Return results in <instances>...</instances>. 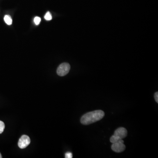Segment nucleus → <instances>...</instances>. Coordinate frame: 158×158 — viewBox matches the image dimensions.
I'll list each match as a JSON object with an SVG mask.
<instances>
[{"label":"nucleus","instance_id":"obj_1","mask_svg":"<svg viewBox=\"0 0 158 158\" xmlns=\"http://www.w3.org/2000/svg\"><path fill=\"white\" fill-rule=\"evenodd\" d=\"M104 116V112L101 110L89 112L82 116L81 123L84 125H89L102 120Z\"/></svg>","mask_w":158,"mask_h":158},{"label":"nucleus","instance_id":"obj_2","mask_svg":"<svg viewBox=\"0 0 158 158\" xmlns=\"http://www.w3.org/2000/svg\"><path fill=\"white\" fill-rule=\"evenodd\" d=\"M70 69V65L68 63H64L61 64L57 70V73L58 76L63 77L69 73Z\"/></svg>","mask_w":158,"mask_h":158},{"label":"nucleus","instance_id":"obj_3","mask_svg":"<svg viewBox=\"0 0 158 158\" xmlns=\"http://www.w3.org/2000/svg\"><path fill=\"white\" fill-rule=\"evenodd\" d=\"M31 143V139L27 135H23L21 136L19 141L18 146L21 149H24L27 147Z\"/></svg>","mask_w":158,"mask_h":158},{"label":"nucleus","instance_id":"obj_4","mask_svg":"<svg viewBox=\"0 0 158 158\" xmlns=\"http://www.w3.org/2000/svg\"><path fill=\"white\" fill-rule=\"evenodd\" d=\"M112 150L116 152L120 153L123 152L126 149V146L124 144V141H119L113 143L111 146Z\"/></svg>","mask_w":158,"mask_h":158},{"label":"nucleus","instance_id":"obj_5","mask_svg":"<svg viewBox=\"0 0 158 158\" xmlns=\"http://www.w3.org/2000/svg\"><path fill=\"white\" fill-rule=\"evenodd\" d=\"M114 135L117 136L121 139H124L127 135V131L124 127H120L115 130Z\"/></svg>","mask_w":158,"mask_h":158},{"label":"nucleus","instance_id":"obj_6","mask_svg":"<svg viewBox=\"0 0 158 158\" xmlns=\"http://www.w3.org/2000/svg\"><path fill=\"white\" fill-rule=\"evenodd\" d=\"M110 141L111 143H114L119 142V141H123V140L122 139H121L117 136L113 135L110 138Z\"/></svg>","mask_w":158,"mask_h":158},{"label":"nucleus","instance_id":"obj_7","mask_svg":"<svg viewBox=\"0 0 158 158\" xmlns=\"http://www.w3.org/2000/svg\"><path fill=\"white\" fill-rule=\"evenodd\" d=\"M4 20L7 25H12L13 23V20L11 16L9 15H6L4 17Z\"/></svg>","mask_w":158,"mask_h":158},{"label":"nucleus","instance_id":"obj_8","mask_svg":"<svg viewBox=\"0 0 158 158\" xmlns=\"http://www.w3.org/2000/svg\"><path fill=\"white\" fill-rule=\"evenodd\" d=\"M5 123L3 122L0 120V134L3 133L5 129Z\"/></svg>","mask_w":158,"mask_h":158},{"label":"nucleus","instance_id":"obj_9","mask_svg":"<svg viewBox=\"0 0 158 158\" xmlns=\"http://www.w3.org/2000/svg\"><path fill=\"white\" fill-rule=\"evenodd\" d=\"M45 18L46 20L47 21L51 20L52 19V16L51 13L50 12H48L46 13L45 15Z\"/></svg>","mask_w":158,"mask_h":158},{"label":"nucleus","instance_id":"obj_10","mask_svg":"<svg viewBox=\"0 0 158 158\" xmlns=\"http://www.w3.org/2000/svg\"><path fill=\"white\" fill-rule=\"evenodd\" d=\"M41 19L39 17H36L34 19V22L36 25H38L40 23Z\"/></svg>","mask_w":158,"mask_h":158},{"label":"nucleus","instance_id":"obj_11","mask_svg":"<svg viewBox=\"0 0 158 158\" xmlns=\"http://www.w3.org/2000/svg\"><path fill=\"white\" fill-rule=\"evenodd\" d=\"M65 158H72V154L71 152H67L65 154Z\"/></svg>","mask_w":158,"mask_h":158},{"label":"nucleus","instance_id":"obj_12","mask_svg":"<svg viewBox=\"0 0 158 158\" xmlns=\"http://www.w3.org/2000/svg\"><path fill=\"white\" fill-rule=\"evenodd\" d=\"M155 99V101L156 102L158 103V92H156L155 93L154 95Z\"/></svg>","mask_w":158,"mask_h":158},{"label":"nucleus","instance_id":"obj_13","mask_svg":"<svg viewBox=\"0 0 158 158\" xmlns=\"http://www.w3.org/2000/svg\"><path fill=\"white\" fill-rule=\"evenodd\" d=\"M2 156H1V153H0V158H2Z\"/></svg>","mask_w":158,"mask_h":158}]
</instances>
